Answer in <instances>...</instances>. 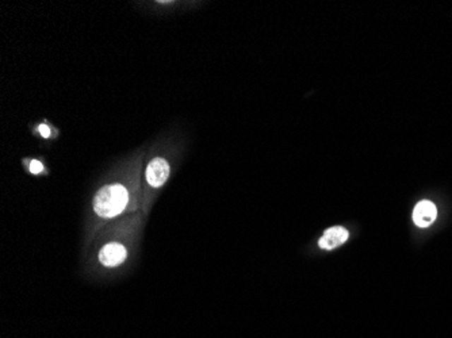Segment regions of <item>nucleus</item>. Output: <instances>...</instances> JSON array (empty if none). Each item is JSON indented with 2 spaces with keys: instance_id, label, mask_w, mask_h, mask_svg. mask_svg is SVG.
Masks as SVG:
<instances>
[{
  "instance_id": "7ed1b4c3",
  "label": "nucleus",
  "mask_w": 452,
  "mask_h": 338,
  "mask_svg": "<svg viewBox=\"0 0 452 338\" xmlns=\"http://www.w3.org/2000/svg\"><path fill=\"white\" fill-rule=\"evenodd\" d=\"M171 174V167L162 157H155L146 165L145 181L148 188L160 190Z\"/></svg>"
},
{
  "instance_id": "0eeeda50",
  "label": "nucleus",
  "mask_w": 452,
  "mask_h": 338,
  "mask_svg": "<svg viewBox=\"0 0 452 338\" xmlns=\"http://www.w3.org/2000/svg\"><path fill=\"white\" fill-rule=\"evenodd\" d=\"M38 131L41 133V135H42L44 138H49L50 134H52V131H50V128H49L48 125H41V126L38 128Z\"/></svg>"
},
{
  "instance_id": "39448f33",
  "label": "nucleus",
  "mask_w": 452,
  "mask_h": 338,
  "mask_svg": "<svg viewBox=\"0 0 452 338\" xmlns=\"http://www.w3.org/2000/svg\"><path fill=\"white\" fill-rule=\"evenodd\" d=\"M348 237H350V233L345 227L333 226L323 231V237L319 241V246L323 251H332L340 245H343L348 240Z\"/></svg>"
},
{
  "instance_id": "20e7f679",
  "label": "nucleus",
  "mask_w": 452,
  "mask_h": 338,
  "mask_svg": "<svg viewBox=\"0 0 452 338\" xmlns=\"http://www.w3.org/2000/svg\"><path fill=\"white\" fill-rule=\"evenodd\" d=\"M437 218V209L431 200H421L413 210V222L419 227L432 225Z\"/></svg>"
},
{
  "instance_id": "423d86ee",
  "label": "nucleus",
  "mask_w": 452,
  "mask_h": 338,
  "mask_svg": "<svg viewBox=\"0 0 452 338\" xmlns=\"http://www.w3.org/2000/svg\"><path fill=\"white\" fill-rule=\"evenodd\" d=\"M29 171L32 172V175H38L44 171V164L38 160H32L29 165Z\"/></svg>"
},
{
  "instance_id": "f257e3e1",
  "label": "nucleus",
  "mask_w": 452,
  "mask_h": 338,
  "mask_svg": "<svg viewBox=\"0 0 452 338\" xmlns=\"http://www.w3.org/2000/svg\"><path fill=\"white\" fill-rule=\"evenodd\" d=\"M138 207V199L129 186L122 183H110L97 190L93 198V230L118 219L126 212H133Z\"/></svg>"
},
{
  "instance_id": "f03ea898",
  "label": "nucleus",
  "mask_w": 452,
  "mask_h": 338,
  "mask_svg": "<svg viewBox=\"0 0 452 338\" xmlns=\"http://www.w3.org/2000/svg\"><path fill=\"white\" fill-rule=\"evenodd\" d=\"M113 239L106 237L93 255V265L103 271H113L129 260L131 236L138 231V219H125L113 229Z\"/></svg>"
}]
</instances>
